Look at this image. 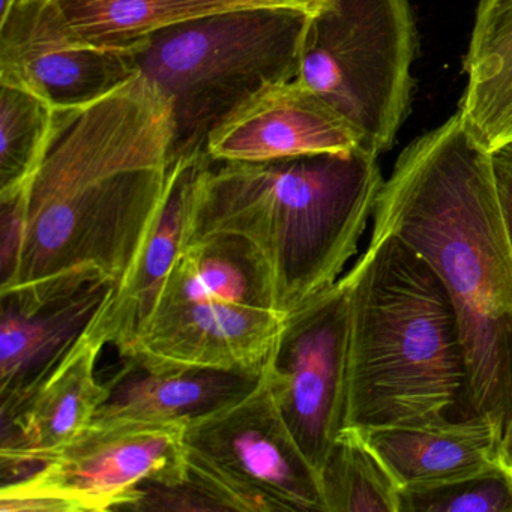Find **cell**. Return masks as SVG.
<instances>
[{
    "label": "cell",
    "mask_w": 512,
    "mask_h": 512,
    "mask_svg": "<svg viewBox=\"0 0 512 512\" xmlns=\"http://www.w3.org/2000/svg\"><path fill=\"white\" fill-rule=\"evenodd\" d=\"M172 101L142 73L94 103L56 109L40 166L2 197L0 298L35 308L118 284L175 179Z\"/></svg>",
    "instance_id": "1"
},
{
    "label": "cell",
    "mask_w": 512,
    "mask_h": 512,
    "mask_svg": "<svg viewBox=\"0 0 512 512\" xmlns=\"http://www.w3.org/2000/svg\"><path fill=\"white\" fill-rule=\"evenodd\" d=\"M415 250L454 302L466 358L467 419L502 440L512 410V251L491 152L460 112L398 157L373 212Z\"/></svg>",
    "instance_id": "2"
},
{
    "label": "cell",
    "mask_w": 512,
    "mask_h": 512,
    "mask_svg": "<svg viewBox=\"0 0 512 512\" xmlns=\"http://www.w3.org/2000/svg\"><path fill=\"white\" fill-rule=\"evenodd\" d=\"M379 157L353 149L260 163L208 160L197 179L188 242L232 233L253 242L287 314L334 286L373 217Z\"/></svg>",
    "instance_id": "3"
},
{
    "label": "cell",
    "mask_w": 512,
    "mask_h": 512,
    "mask_svg": "<svg viewBox=\"0 0 512 512\" xmlns=\"http://www.w3.org/2000/svg\"><path fill=\"white\" fill-rule=\"evenodd\" d=\"M341 280L350 311L346 427L467 419L457 311L431 266L373 224L367 250Z\"/></svg>",
    "instance_id": "4"
},
{
    "label": "cell",
    "mask_w": 512,
    "mask_h": 512,
    "mask_svg": "<svg viewBox=\"0 0 512 512\" xmlns=\"http://www.w3.org/2000/svg\"><path fill=\"white\" fill-rule=\"evenodd\" d=\"M308 19L284 8L230 11L146 38L137 67L172 101L176 161L205 157L215 128L269 86L298 77Z\"/></svg>",
    "instance_id": "5"
},
{
    "label": "cell",
    "mask_w": 512,
    "mask_h": 512,
    "mask_svg": "<svg viewBox=\"0 0 512 512\" xmlns=\"http://www.w3.org/2000/svg\"><path fill=\"white\" fill-rule=\"evenodd\" d=\"M415 53L410 0H325L308 19L298 79L380 157L409 113Z\"/></svg>",
    "instance_id": "6"
},
{
    "label": "cell",
    "mask_w": 512,
    "mask_h": 512,
    "mask_svg": "<svg viewBox=\"0 0 512 512\" xmlns=\"http://www.w3.org/2000/svg\"><path fill=\"white\" fill-rule=\"evenodd\" d=\"M188 479L224 511L326 512L316 467L290 433L263 368L256 388L187 422Z\"/></svg>",
    "instance_id": "7"
},
{
    "label": "cell",
    "mask_w": 512,
    "mask_h": 512,
    "mask_svg": "<svg viewBox=\"0 0 512 512\" xmlns=\"http://www.w3.org/2000/svg\"><path fill=\"white\" fill-rule=\"evenodd\" d=\"M185 425L94 422L31 475L2 485L0 511H119L142 499L146 482L184 484Z\"/></svg>",
    "instance_id": "8"
},
{
    "label": "cell",
    "mask_w": 512,
    "mask_h": 512,
    "mask_svg": "<svg viewBox=\"0 0 512 512\" xmlns=\"http://www.w3.org/2000/svg\"><path fill=\"white\" fill-rule=\"evenodd\" d=\"M349 296L343 280L284 317L266 371L281 415L319 472L346 427Z\"/></svg>",
    "instance_id": "9"
},
{
    "label": "cell",
    "mask_w": 512,
    "mask_h": 512,
    "mask_svg": "<svg viewBox=\"0 0 512 512\" xmlns=\"http://www.w3.org/2000/svg\"><path fill=\"white\" fill-rule=\"evenodd\" d=\"M146 38L109 46L74 31L59 0H7L0 20V85L19 86L55 109L100 100L140 73Z\"/></svg>",
    "instance_id": "10"
},
{
    "label": "cell",
    "mask_w": 512,
    "mask_h": 512,
    "mask_svg": "<svg viewBox=\"0 0 512 512\" xmlns=\"http://www.w3.org/2000/svg\"><path fill=\"white\" fill-rule=\"evenodd\" d=\"M284 317L244 305H190L152 317L124 358L146 371L206 368L260 376Z\"/></svg>",
    "instance_id": "11"
},
{
    "label": "cell",
    "mask_w": 512,
    "mask_h": 512,
    "mask_svg": "<svg viewBox=\"0 0 512 512\" xmlns=\"http://www.w3.org/2000/svg\"><path fill=\"white\" fill-rule=\"evenodd\" d=\"M361 149L349 122L301 79L269 86L212 131V161L260 163Z\"/></svg>",
    "instance_id": "12"
},
{
    "label": "cell",
    "mask_w": 512,
    "mask_h": 512,
    "mask_svg": "<svg viewBox=\"0 0 512 512\" xmlns=\"http://www.w3.org/2000/svg\"><path fill=\"white\" fill-rule=\"evenodd\" d=\"M103 341L83 332L61 364L10 418L2 419L4 484L31 475L62 446L94 424L110 395L97 379Z\"/></svg>",
    "instance_id": "13"
},
{
    "label": "cell",
    "mask_w": 512,
    "mask_h": 512,
    "mask_svg": "<svg viewBox=\"0 0 512 512\" xmlns=\"http://www.w3.org/2000/svg\"><path fill=\"white\" fill-rule=\"evenodd\" d=\"M112 286L107 281H95L35 308L0 298L2 419L13 416L61 364Z\"/></svg>",
    "instance_id": "14"
},
{
    "label": "cell",
    "mask_w": 512,
    "mask_h": 512,
    "mask_svg": "<svg viewBox=\"0 0 512 512\" xmlns=\"http://www.w3.org/2000/svg\"><path fill=\"white\" fill-rule=\"evenodd\" d=\"M206 160L208 155L178 161L172 188L154 230L128 274L112 286L85 329L106 346H115L122 356L151 320L164 284L187 245L197 179Z\"/></svg>",
    "instance_id": "15"
},
{
    "label": "cell",
    "mask_w": 512,
    "mask_h": 512,
    "mask_svg": "<svg viewBox=\"0 0 512 512\" xmlns=\"http://www.w3.org/2000/svg\"><path fill=\"white\" fill-rule=\"evenodd\" d=\"M361 431L400 491L449 484L500 464L499 433L484 419Z\"/></svg>",
    "instance_id": "16"
},
{
    "label": "cell",
    "mask_w": 512,
    "mask_h": 512,
    "mask_svg": "<svg viewBox=\"0 0 512 512\" xmlns=\"http://www.w3.org/2000/svg\"><path fill=\"white\" fill-rule=\"evenodd\" d=\"M199 304L278 311L271 269L253 242L217 233L185 245L152 317Z\"/></svg>",
    "instance_id": "17"
},
{
    "label": "cell",
    "mask_w": 512,
    "mask_h": 512,
    "mask_svg": "<svg viewBox=\"0 0 512 512\" xmlns=\"http://www.w3.org/2000/svg\"><path fill=\"white\" fill-rule=\"evenodd\" d=\"M142 371L110 386L94 422H190L244 397L262 376L206 368Z\"/></svg>",
    "instance_id": "18"
},
{
    "label": "cell",
    "mask_w": 512,
    "mask_h": 512,
    "mask_svg": "<svg viewBox=\"0 0 512 512\" xmlns=\"http://www.w3.org/2000/svg\"><path fill=\"white\" fill-rule=\"evenodd\" d=\"M458 112L488 149L512 142V0H479Z\"/></svg>",
    "instance_id": "19"
},
{
    "label": "cell",
    "mask_w": 512,
    "mask_h": 512,
    "mask_svg": "<svg viewBox=\"0 0 512 512\" xmlns=\"http://www.w3.org/2000/svg\"><path fill=\"white\" fill-rule=\"evenodd\" d=\"M68 22L86 40L127 46L161 29L244 10L235 0H59Z\"/></svg>",
    "instance_id": "20"
},
{
    "label": "cell",
    "mask_w": 512,
    "mask_h": 512,
    "mask_svg": "<svg viewBox=\"0 0 512 512\" xmlns=\"http://www.w3.org/2000/svg\"><path fill=\"white\" fill-rule=\"evenodd\" d=\"M319 476L326 512H400V487L358 428L338 433Z\"/></svg>",
    "instance_id": "21"
},
{
    "label": "cell",
    "mask_w": 512,
    "mask_h": 512,
    "mask_svg": "<svg viewBox=\"0 0 512 512\" xmlns=\"http://www.w3.org/2000/svg\"><path fill=\"white\" fill-rule=\"evenodd\" d=\"M0 199L22 190L40 166L56 109L19 86L0 85Z\"/></svg>",
    "instance_id": "22"
},
{
    "label": "cell",
    "mask_w": 512,
    "mask_h": 512,
    "mask_svg": "<svg viewBox=\"0 0 512 512\" xmlns=\"http://www.w3.org/2000/svg\"><path fill=\"white\" fill-rule=\"evenodd\" d=\"M400 512H512V470L499 464L449 484L401 490Z\"/></svg>",
    "instance_id": "23"
},
{
    "label": "cell",
    "mask_w": 512,
    "mask_h": 512,
    "mask_svg": "<svg viewBox=\"0 0 512 512\" xmlns=\"http://www.w3.org/2000/svg\"><path fill=\"white\" fill-rule=\"evenodd\" d=\"M490 152L497 203L512 251V142Z\"/></svg>",
    "instance_id": "24"
},
{
    "label": "cell",
    "mask_w": 512,
    "mask_h": 512,
    "mask_svg": "<svg viewBox=\"0 0 512 512\" xmlns=\"http://www.w3.org/2000/svg\"><path fill=\"white\" fill-rule=\"evenodd\" d=\"M244 10H259V8H284V10L302 11V13H316L325 0H235Z\"/></svg>",
    "instance_id": "25"
},
{
    "label": "cell",
    "mask_w": 512,
    "mask_h": 512,
    "mask_svg": "<svg viewBox=\"0 0 512 512\" xmlns=\"http://www.w3.org/2000/svg\"><path fill=\"white\" fill-rule=\"evenodd\" d=\"M500 464L506 469L512 470V410L509 415L508 424H506L505 433L500 440L499 449Z\"/></svg>",
    "instance_id": "26"
}]
</instances>
